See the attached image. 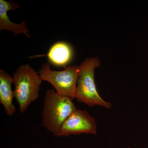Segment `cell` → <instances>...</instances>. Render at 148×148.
Listing matches in <instances>:
<instances>
[{
  "label": "cell",
  "instance_id": "1",
  "mask_svg": "<svg viewBox=\"0 0 148 148\" xmlns=\"http://www.w3.org/2000/svg\"><path fill=\"white\" fill-rule=\"evenodd\" d=\"M77 110L70 98L59 95L53 89L47 90L42 112L44 127L57 137L64 122Z\"/></svg>",
  "mask_w": 148,
  "mask_h": 148
},
{
  "label": "cell",
  "instance_id": "2",
  "mask_svg": "<svg viewBox=\"0 0 148 148\" xmlns=\"http://www.w3.org/2000/svg\"><path fill=\"white\" fill-rule=\"evenodd\" d=\"M100 66V61L97 57L87 58L82 62L79 66V76L77 81L75 98L90 108L99 106L110 109L112 108V103L101 98L95 86L94 73L95 69Z\"/></svg>",
  "mask_w": 148,
  "mask_h": 148
},
{
  "label": "cell",
  "instance_id": "3",
  "mask_svg": "<svg viewBox=\"0 0 148 148\" xmlns=\"http://www.w3.org/2000/svg\"><path fill=\"white\" fill-rule=\"evenodd\" d=\"M14 97L23 114L31 103L39 97L40 86L42 80L38 72L29 64L20 66L14 73Z\"/></svg>",
  "mask_w": 148,
  "mask_h": 148
},
{
  "label": "cell",
  "instance_id": "4",
  "mask_svg": "<svg viewBox=\"0 0 148 148\" xmlns=\"http://www.w3.org/2000/svg\"><path fill=\"white\" fill-rule=\"evenodd\" d=\"M38 73L42 81L53 85L58 94L72 100L75 98L77 81L79 76V66H70L64 71H53L47 63L42 65Z\"/></svg>",
  "mask_w": 148,
  "mask_h": 148
},
{
  "label": "cell",
  "instance_id": "5",
  "mask_svg": "<svg viewBox=\"0 0 148 148\" xmlns=\"http://www.w3.org/2000/svg\"><path fill=\"white\" fill-rule=\"evenodd\" d=\"M97 129L95 119L85 110L77 109L64 122L57 137H68L82 134L95 135Z\"/></svg>",
  "mask_w": 148,
  "mask_h": 148
},
{
  "label": "cell",
  "instance_id": "6",
  "mask_svg": "<svg viewBox=\"0 0 148 148\" xmlns=\"http://www.w3.org/2000/svg\"><path fill=\"white\" fill-rule=\"evenodd\" d=\"M19 8L20 6L12 1L0 0V31L8 30L13 32L15 36L24 34L26 36L30 38L31 35L27 29L26 21H24L20 24H15L11 21L8 16V11L15 10Z\"/></svg>",
  "mask_w": 148,
  "mask_h": 148
},
{
  "label": "cell",
  "instance_id": "7",
  "mask_svg": "<svg viewBox=\"0 0 148 148\" xmlns=\"http://www.w3.org/2000/svg\"><path fill=\"white\" fill-rule=\"evenodd\" d=\"M12 77L6 72L0 70V103L9 116L13 115L16 112V108L13 103L14 97V91L12 90Z\"/></svg>",
  "mask_w": 148,
  "mask_h": 148
},
{
  "label": "cell",
  "instance_id": "8",
  "mask_svg": "<svg viewBox=\"0 0 148 148\" xmlns=\"http://www.w3.org/2000/svg\"><path fill=\"white\" fill-rule=\"evenodd\" d=\"M71 46L64 42L56 43L50 48L47 56L49 61L55 66H65L73 57Z\"/></svg>",
  "mask_w": 148,
  "mask_h": 148
},
{
  "label": "cell",
  "instance_id": "9",
  "mask_svg": "<svg viewBox=\"0 0 148 148\" xmlns=\"http://www.w3.org/2000/svg\"><path fill=\"white\" fill-rule=\"evenodd\" d=\"M130 148V147H129V148Z\"/></svg>",
  "mask_w": 148,
  "mask_h": 148
}]
</instances>
